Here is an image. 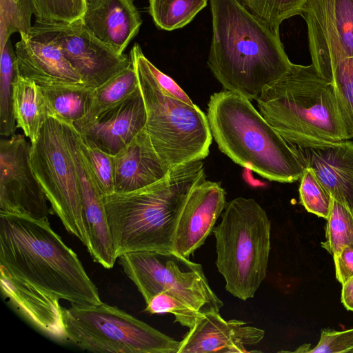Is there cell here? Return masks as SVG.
<instances>
[{
	"mask_svg": "<svg viewBox=\"0 0 353 353\" xmlns=\"http://www.w3.org/2000/svg\"><path fill=\"white\" fill-rule=\"evenodd\" d=\"M3 294L34 326L59 341L68 340L59 299L0 270Z\"/></svg>",
	"mask_w": 353,
	"mask_h": 353,
	"instance_id": "cell-22",
	"label": "cell"
},
{
	"mask_svg": "<svg viewBox=\"0 0 353 353\" xmlns=\"http://www.w3.org/2000/svg\"><path fill=\"white\" fill-rule=\"evenodd\" d=\"M321 246L333 255L343 245L353 247V214L333 199Z\"/></svg>",
	"mask_w": 353,
	"mask_h": 353,
	"instance_id": "cell-30",
	"label": "cell"
},
{
	"mask_svg": "<svg viewBox=\"0 0 353 353\" xmlns=\"http://www.w3.org/2000/svg\"><path fill=\"white\" fill-rule=\"evenodd\" d=\"M313 353L353 352V328L343 331L323 330Z\"/></svg>",
	"mask_w": 353,
	"mask_h": 353,
	"instance_id": "cell-36",
	"label": "cell"
},
{
	"mask_svg": "<svg viewBox=\"0 0 353 353\" xmlns=\"http://www.w3.org/2000/svg\"><path fill=\"white\" fill-rule=\"evenodd\" d=\"M259 112L285 139L298 147L353 139L333 85L312 64H293L283 77L265 87Z\"/></svg>",
	"mask_w": 353,
	"mask_h": 353,
	"instance_id": "cell-4",
	"label": "cell"
},
{
	"mask_svg": "<svg viewBox=\"0 0 353 353\" xmlns=\"http://www.w3.org/2000/svg\"><path fill=\"white\" fill-rule=\"evenodd\" d=\"M206 178L202 160L170 170L143 188L104 196L117 258L133 252H174L176 221L192 188Z\"/></svg>",
	"mask_w": 353,
	"mask_h": 353,
	"instance_id": "cell-3",
	"label": "cell"
},
{
	"mask_svg": "<svg viewBox=\"0 0 353 353\" xmlns=\"http://www.w3.org/2000/svg\"><path fill=\"white\" fill-rule=\"evenodd\" d=\"M145 106L139 87L124 101L75 128L85 139L115 155L145 129Z\"/></svg>",
	"mask_w": 353,
	"mask_h": 353,
	"instance_id": "cell-17",
	"label": "cell"
},
{
	"mask_svg": "<svg viewBox=\"0 0 353 353\" xmlns=\"http://www.w3.org/2000/svg\"><path fill=\"white\" fill-rule=\"evenodd\" d=\"M149 68L157 83L166 92L185 103L194 104L188 95L171 77L160 71L150 61Z\"/></svg>",
	"mask_w": 353,
	"mask_h": 353,
	"instance_id": "cell-38",
	"label": "cell"
},
{
	"mask_svg": "<svg viewBox=\"0 0 353 353\" xmlns=\"http://www.w3.org/2000/svg\"><path fill=\"white\" fill-rule=\"evenodd\" d=\"M341 302L348 310L353 312V277L342 284Z\"/></svg>",
	"mask_w": 353,
	"mask_h": 353,
	"instance_id": "cell-39",
	"label": "cell"
},
{
	"mask_svg": "<svg viewBox=\"0 0 353 353\" xmlns=\"http://www.w3.org/2000/svg\"><path fill=\"white\" fill-rule=\"evenodd\" d=\"M36 13L34 0H0V50L13 33L29 34Z\"/></svg>",
	"mask_w": 353,
	"mask_h": 353,
	"instance_id": "cell-28",
	"label": "cell"
},
{
	"mask_svg": "<svg viewBox=\"0 0 353 353\" xmlns=\"http://www.w3.org/2000/svg\"><path fill=\"white\" fill-rule=\"evenodd\" d=\"M1 51L0 60V134H14L18 128L14 113L13 86L19 76L17 57L10 39Z\"/></svg>",
	"mask_w": 353,
	"mask_h": 353,
	"instance_id": "cell-26",
	"label": "cell"
},
{
	"mask_svg": "<svg viewBox=\"0 0 353 353\" xmlns=\"http://www.w3.org/2000/svg\"><path fill=\"white\" fill-rule=\"evenodd\" d=\"M332 256L336 278L342 285L353 277V247L347 245H343Z\"/></svg>",
	"mask_w": 353,
	"mask_h": 353,
	"instance_id": "cell-37",
	"label": "cell"
},
{
	"mask_svg": "<svg viewBox=\"0 0 353 353\" xmlns=\"http://www.w3.org/2000/svg\"><path fill=\"white\" fill-rule=\"evenodd\" d=\"M255 14L279 30L282 22L300 15L307 0H241Z\"/></svg>",
	"mask_w": 353,
	"mask_h": 353,
	"instance_id": "cell-33",
	"label": "cell"
},
{
	"mask_svg": "<svg viewBox=\"0 0 353 353\" xmlns=\"http://www.w3.org/2000/svg\"><path fill=\"white\" fill-rule=\"evenodd\" d=\"M145 311L152 314L171 313L174 316L175 322L188 329L194 326L202 314L165 292L154 295L146 304Z\"/></svg>",
	"mask_w": 353,
	"mask_h": 353,
	"instance_id": "cell-35",
	"label": "cell"
},
{
	"mask_svg": "<svg viewBox=\"0 0 353 353\" xmlns=\"http://www.w3.org/2000/svg\"><path fill=\"white\" fill-rule=\"evenodd\" d=\"M300 180L301 204L307 212L327 219L333 200L330 192L309 168H305Z\"/></svg>",
	"mask_w": 353,
	"mask_h": 353,
	"instance_id": "cell-32",
	"label": "cell"
},
{
	"mask_svg": "<svg viewBox=\"0 0 353 353\" xmlns=\"http://www.w3.org/2000/svg\"><path fill=\"white\" fill-rule=\"evenodd\" d=\"M225 205V192L219 183L204 179L195 185L176 221L173 252L189 259L212 232Z\"/></svg>",
	"mask_w": 353,
	"mask_h": 353,
	"instance_id": "cell-14",
	"label": "cell"
},
{
	"mask_svg": "<svg viewBox=\"0 0 353 353\" xmlns=\"http://www.w3.org/2000/svg\"><path fill=\"white\" fill-rule=\"evenodd\" d=\"M296 148L305 168L314 172L334 200L353 214V141Z\"/></svg>",
	"mask_w": 353,
	"mask_h": 353,
	"instance_id": "cell-18",
	"label": "cell"
},
{
	"mask_svg": "<svg viewBox=\"0 0 353 353\" xmlns=\"http://www.w3.org/2000/svg\"><path fill=\"white\" fill-rule=\"evenodd\" d=\"M68 341L94 352L178 353L176 341L132 315L104 303L63 308Z\"/></svg>",
	"mask_w": 353,
	"mask_h": 353,
	"instance_id": "cell-8",
	"label": "cell"
},
{
	"mask_svg": "<svg viewBox=\"0 0 353 353\" xmlns=\"http://www.w3.org/2000/svg\"><path fill=\"white\" fill-rule=\"evenodd\" d=\"M270 221L254 199L237 197L227 203L212 230L218 271L225 290L245 301L254 296L266 277L270 250Z\"/></svg>",
	"mask_w": 353,
	"mask_h": 353,
	"instance_id": "cell-7",
	"label": "cell"
},
{
	"mask_svg": "<svg viewBox=\"0 0 353 353\" xmlns=\"http://www.w3.org/2000/svg\"><path fill=\"white\" fill-rule=\"evenodd\" d=\"M169 171L144 129L114 155V192L143 188L164 178Z\"/></svg>",
	"mask_w": 353,
	"mask_h": 353,
	"instance_id": "cell-21",
	"label": "cell"
},
{
	"mask_svg": "<svg viewBox=\"0 0 353 353\" xmlns=\"http://www.w3.org/2000/svg\"><path fill=\"white\" fill-rule=\"evenodd\" d=\"M129 57L145 106V130L166 168L206 158L213 138L207 116L194 103L172 97L159 85L138 43Z\"/></svg>",
	"mask_w": 353,
	"mask_h": 353,
	"instance_id": "cell-6",
	"label": "cell"
},
{
	"mask_svg": "<svg viewBox=\"0 0 353 353\" xmlns=\"http://www.w3.org/2000/svg\"><path fill=\"white\" fill-rule=\"evenodd\" d=\"M79 145L104 196L114 192V157L85 139L79 132Z\"/></svg>",
	"mask_w": 353,
	"mask_h": 353,
	"instance_id": "cell-31",
	"label": "cell"
},
{
	"mask_svg": "<svg viewBox=\"0 0 353 353\" xmlns=\"http://www.w3.org/2000/svg\"><path fill=\"white\" fill-rule=\"evenodd\" d=\"M212 37L208 65L225 90L256 100L292 63L277 30L241 0H209Z\"/></svg>",
	"mask_w": 353,
	"mask_h": 353,
	"instance_id": "cell-1",
	"label": "cell"
},
{
	"mask_svg": "<svg viewBox=\"0 0 353 353\" xmlns=\"http://www.w3.org/2000/svg\"><path fill=\"white\" fill-rule=\"evenodd\" d=\"M317 72L333 85L353 134V57L337 61Z\"/></svg>",
	"mask_w": 353,
	"mask_h": 353,
	"instance_id": "cell-29",
	"label": "cell"
},
{
	"mask_svg": "<svg viewBox=\"0 0 353 353\" xmlns=\"http://www.w3.org/2000/svg\"><path fill=\"white\" fill-rule=\"evenodd\" d=\"M36 21L72 22L85 10V0H34Z\"/></svg>",
	"mask_w": 353,
	"mask_h": 353,
	"instance_id": "cell-34",
	"label": "cell"
},
{
	"mask_svg": "<svg viewBox=\"0 0 353 353\" xmlns=\"http://www.w3.org/2000/svg\"><path fill=\"white\" fill-rule=\"evenodd\" d=\"M139 87L137 73L131 62L128 67L95 88L93 102L87 115L74 126L78 128L94 120L102 112L128 98Z\"/></svg>",
	"mask_w": 353,
	"mask_h": 353,
	"instance_id": "cell-25",
	"label": "cell"
},
{
	"mask_svg": "<svg viewBox=\"0 0 353 353\" xmlns=\"http://www.w3.org/2000/svg\"><path fill=\"white\" fill-rule=\"evenodd\" d=\"M265 331L237 319L225 320L219 312L199 316L180 341L178 353H245L258 344Z\"/></svg>",
	"mask_w": 353,
	"mask_h": 353,
	"instance_id": "cell-16",
	"label": "cell"
},
{
	"mask_svg": "<svg viewBox=\"0 0 353 353\" xmlns=\"http://www.w3.org/2000/svg\"><path fill=\"white\" fill-rule=\"evenodd\" d=\"M20 36L15 45L19 76L40 86L84 85L81 75L59 47L28 34Z\"/></svg>",
	"mask_w": 353,
	"mask_h": 353,
	"instance_id": "cell-20",
	"label": "cell"
},
{
	"mask_svg": "<svg viewBox=\"0 0 353 353\" xmlns=\"http://www.w3.org/2000/svg\"><path fill=\"white\" fill-rule=\"evenodd\" d=\"M208 0H149L148 12L161 30L172 31L192 21Z\"/></svg>",
	"mask_w": 353,
	"mask_h": 353,
	"instance_id": "cell-27",
	"label": "cell"
},
{
	"mask_svg": "<svg viewBox=\"0 0 353 353\" xmlns=\"http://www.w3.org/2000/svg\"><path fill=\"white\" fill-rule=\"evenodd\" d=\"M118 259L146 304L154 295L165 292L201 314L219 312L223 306L201 264L174 252H133Z\"/></svg>",
	"mask_w": 353,
	"mask_h": 353,
	"instance_id": "cell-10",
	"label": "cell"
},
{
	"mask_svg": "<svg viewBox=\"0 0 353 353\" xmlns=\"http://www.w3.org/2000/svg\"><path fill=\"white\" fill-rule=\"evenodd\" d=\"M68 139L77 170L84 221L90 240L88 250L92 259L106 269L117 259L108 225L104 194L100 190L79 145V132L68 123Z\"/></svg>",
	"mask_w": 353,
	"mask_h": 353,
	"instance_id": "cell-15",
	"label": "cell"
},
{
	"mask_svg": "<svg viewBox=\"0 0 353 353\" xmlns=\"http://www.w3.org/2000/svg\"><path fill=\"white\" fill-rule=\"evenodd\" d=\"M30 163L53 212L65 228L90 248L80 183L68 139V123L50 117L32 142Z\"/></svg>",
	"mask_w": 353,
	"mask_h": 353,
	"instance_id": "cell-9",
	"label": "cell"
},
{
	"mask_svg": "<svg viewBox=\"0 0 353 353\" xmlns=\"http://www.w3.org/2000/svg\"><path fill=\"white\" fill-rule=\"evenodd\" d=\"M30 147L21 134L0 141V212L40 220L50 211L30 163Z\"/></svg>",
	"mask_w": 353,
	"mask_h": 353,
	"instance_id": "cell-12",
	"label": "cell"
},
{
	"mask_svg": "<svg viewBox=\"0 0 353 353\" xmlns=\"http://www.w3.org/2000/svg\"><path fill=\"white\" fill-rule=\"evenodd\" d=\"M28 36L59 47L88 87L101 85L131 64L129 56L118 54L97 39L81 19L72 22L36 21Z\"/></svg>",
	"mask_w": 353,
	"mask_h": 353,
	"instance_id": "cell-11",
	"label": "cell"
},
{
	"mask_svg": "<svg viewBox=\"0 0 353 353\" xmlns=\"http://www.w3.org/2000/svg\"><path fill=\"white\" fill-rule=\"evenodd\" d=\"M14 113L18 128L30 142H34L45 121L54 112L41 87L34 81L18 76L13 86Z\"/></svg>",
	"mask_w": 353,
	"mask_h": 353,
	"instance_id": "cell-23",
	"label": "cell"
},
{
	"mask_svg": "<svg viewBox=\"0 0 353 353\" xmlns=\"http://www.w3.org/2000/svg\"><path fill=\"white\" fill-rule=\"evenodd\" d=\"M40 87L52 108L54 117L73 125L87 115L93 102L95 90L84 85Z\"/></svg>",
	"mask_w": 353,
	"mask_h": 353,
	"instance_id": "cell-24",
	"label": "cell"
},
{
	"mask_svg": "<svg viewBox=\"0 0 353 353\" xmlns=\"http://www.w3.org/2000/svg\"><path fill=\"white\" fill-rule=\"evenodd\" d=\"M81 20L97 39L119 54H123L142 24L133 0H85Z\"/></svg>",
	"mask_w": 353,
	"mask_h": 353,
	"instance_id": "cell-19",
	"label": "cell"
},
{
	"mask_svg": "<svg viewBox=\"0 0 353 353\" xmlns=\"http://www.w3.org/2000/svg\"><path fill=\"white\" fill-rule=\"evenodd\" d=\"M306 22L312 64L317 72L353 57V0H307Z\"/></svg>",
	"mask_w": 353,
	"mask_h": 353,
	"instance_id": "cell-13",
	"label": "cell"
},
{
	"mask_svg": "<svg viewBox=\"0 0 353 353\" xmlns=\"http://www.w3.org/2000/svg\"><path fill=\"white\" fill-rule=\"evenodd\" d=\"M0 270L72 305L102 302L79 257L48 218L0 212Z\"/></svg>",
	"mask_w": 353,
	"mask_h": 353,
	"instance_id": "cell-2",
	"label": "cell"
},
{
	"mask_svg": "<svg viewBox=\"0 0 353 353\" xmlns=\"http://www.w3.org/2000/svg\"><path fill=\"white\" fill-rule=\"evenodd\" d=\"M207 117L220 151L236 164L272 181L292 183L301 178L305 166L296 146L248 99L225 90L214 93Z\"/></svg>",
	"mask_w": 353,
	"mask_h": 353,
	"instance_id": "cell-5",
	"label": "cell"
}]
</instances>
